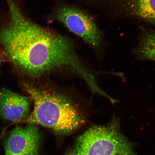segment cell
<instances>
[{
	"instance_id": "obj_1",
	"label": "cell",
	"mask_w": 155,
	"mask_h": 155,
	"mask_svg": "<svg viewBox=\"0 0 155 155\" xmlns=\"http://www.w3.org/2000/svg\"><path fill=\"white\" fill-rule=\"evenodd\" d=\"M9 18L0 28V44L17 71L36 78L57 69L71 71L87 84L95 78L63 36L38 26L23 14L15 0H7Z\"/></svg>"
},
{
	"instance_id": "obj_2",
	"label": "cell",
	"mask_w": 155,
	"mask_h": 155,
	"mask_svg": "<svg viewBox=\"0 0 155 155\" xmlns=\"http://www.w3.org/2000/svg\"><path fill=\"white\" fill-rule=\"evenodd\" d=\"M24 88L33 101L32 113L24 121L68 134L85 123L80 110L67 97L25 83Z\"/></svg>"
},
{
	"instance_id": "obj_3",
	"label": "cell",
	"mask_w": 155,
	"mask_h": 155,
	"mask_svg": "<svg viewBox=\"0 0 155 155\" xmlns=\"http://www.w3.org/2000/svg\"><path fill=\"white\" fill-rule=\"evenodd\" d=\"M73 152L76 155H137L120 131L116 117L106 125L87 130L78 138Z\"/></svg>"
},
{
	"instance_id": "obj_4",
	"label": "cell",
	"mask_w": 155,
	"mask_h": 155,
	"mask_svg": "<svg viewBox=\"0 0 155 155\" xmlns=\"http://www.w3.org/2000/svg\"><path fill=\"white\" fill-rule=\"evenodd\" d=\"M55 17L58 21L89 45L97 47L101 36L94 21L86 12L76 8L63 6L58 9Z\"/></svg>"
},
{
	"instance_id": "obj_5",
	"label": "cell",
	"mask_w": 155,
	"mask_h": 155,
	"mask_svg": "<svg viewBox=\"0 0 155 155\" xmlns=\"http://www.w3.org/2000/svg\"><path fill=\"white\" fill-rule=\"evenodd\" d=\"M41 135L37 127L17 125L5 143V155H38Z\"/></svg>"
},
{
	"instance_id": "obj_6",
	"label": "cell",
	"mask_w": 155,
	"mask_h": 155,
	"mask_svg": "<svg viewBox=\"0 0 155 155\" xmlns=\"http://www.w3.org/2000/svg\"><path fill=\"white\" fill-rule=\"evenodd\" d=\"M28 98L6 89L0 92V117L12 122L24 121L29 115Z\"/></svg>"
},
{
	"instance_id": "obj_7",
	"label": "cell",
	"mask_w": 155,
	"mask_h": 155,
	"mask_svg": "<svg viewBox=\"0 0 155 155\" xmlns=\"http://www.w3.org/2000/svg\"><path fill=\"white\" fill-rule=\"evenodd\" d=\"M131 6L137 16L155 25V0H134Z\"/></svg>"
},
{
	"instance_id": "obj_8",
	"label": "cell",
	"mask_w": 155,
	"mask_h": 155,
	"mask_svg": "<svg viewBox=\"0 0 155 155\" xmlns=\"http://www.w3.org/2000/svg\"><path fill=\"white\" fill-rule=\"evenodd\" d=\"M140 52L143 58L155 61V37L153 34L147 35Z\"/></svg>"
},
{
	"instance_id": "obj_9",
	"label": "cell",
	"mask_w": 155,
	"mask_h": 155,
	"mask_svg": "<svg viewBox=\"0 0 155 155\" xmlns=\"http://www.w3.org/2000/svg\"><path fill=\"white\" fill-rule=\"evenodd\" d=\"M66 155H76L73 152H72L69 153H68Z\"/></svg>"
},
{
	"instance_id": "obj_10",
	"label": "cell",
	"mask_w": 155,
	"mask_h": 155,
	"mask_svg": "<svg viewBox=\"0 0 155 155\" xmlns=\"http://www.w3.org/2000/svg\"><path fill=\"white\" fill-rule=\"evenodd\" d=\"M153 34L154 36V37H155V34Z\"/></svg>"
}]
</instances>
